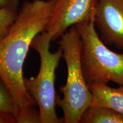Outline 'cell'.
I'll return each instance as SVG.
<instances>
[{
	"mask_svg": "<svg viewBox=\"0 0 123 123\" xmlns=\"http://www.w3.org/2000/svg\"><path fill=\"white\" fill-rule=\"evenodd\" d=\"M19 0H0V9H6L18 11Z\"/></svg>",
	"mask_w": 123,
	"mask_h": 123,
	"instance_id": "8fae6325",
	"label": "cell"
},
{
	"mask_svg": "<svg viewBox=\"0 0 123 123\" xmlns=\"http://www.w3.org/2000/svg\"><path fill=\"white\" fill-rule=\"evenodd\" d=\"M94 23L106 45L123 50V0H95Z\"/></svg>",
	"mask_w": 123,
	"mask_h": 123,
	"instance_id": "8992f818",
	"label": "cell"
},
{
	"mask_svg": "<svg viewBox=\"0 0 123 123\" xmlns=\"http://www.w3.org/2000/svg\"><path fill=\"white\" fill-rule=\"evenodd\" d=\"M18 14V11L0 9V41L6 36Z\"/></svg>",
	"mask_w": 123,
	"mask_h": 123,
	"instance_id": "30bf717a",
	"label": "cell"
},
{
	"mask_svg": "<svg viewBox=\"0 0 123 123\" xmlns=\"http://www.w3.org/2000/svg\"><path fill=\"white\" fill-rule=\"evenodd\" d=\"M81 39V63L87 85L107 84L123 86V53L109 49L97 33L94 14L88 21L75 25Z\"/></svg>",
	"mask_w": 123,
	"mask_h": 123,
	"instance_id": "3957f363",
	"label": "cell"
},
{
	"mask_svg": "<svg viewBox=\"0 0 123 123\" xmlns=\"http://www.w3.org/2000/svg\"><path fill=\"white\" fill-rule=\"evenodd\" d=\"M53 8L46 31L55 41L72 26L88 21L94 14L95 0H51Z\"/></svg>",
	"mask_w": 123,
	"mask_h": 123,
	"instance_id": "5b68a950",
	"label": "cell"
},
{
	"mask_svg": "<svg viewBox=\"0 0 123 123\" xmlns=\"http://www.w3.org/2000/svg\"><path fill=\"white\" fill-rule=\"evenodd\" d=\"M0 112L10 113L16 116V109L12 95L0 78ZM16 119V118H15Z\"/></svg>",
	"mask_w": 123,
	"mask_h": 123,
	"instance_id": "9c48e42d",
	"label": "cell"
},
{
	"mask_svg": "<svg viewBox=\"0 0 123 123\" xmlns=\"http://www.w3.org/2000/svg\"><path fill=\"white\" fill-rule=\"evenodd\" d=\"M53 8L51 0L25 1L0 41V78L13 99L17 123H40L36 101L25 86L23 67L34 38L46 31Z\"/></svg>",
	"mask_w": 123,
	"mask_h": 123,
	"instance_id": "6da1fadb",
	"label": "cell"
},
{
	"mask_svg": "<svg viewBox=\"0 0 123 123\" xmlns=\"http://www.w3.org/2000/svg\"><path fill=\"white\" fill-rule=\"evenodd\" d=\"M81 123H123V115L108 107L91 105L81 117Z\"/></svg>",
	"mask_w": 123,
	"mask_h": 123,
	"instance_id": "ba28073f",
	"label": "cell"
},
{
	"mask_svg": "<svg viewBox=\"0 0 123 123\" xmlns=\"http://www.w3.org/2000/svg\"><path fill=\"white\" fill-rule=\"evenodd\" d=\"M58 43L67 68L65 85L59 88L63 99L56 96V105L63 112L65 123H80L83 113L91 105L92 93L85 80L81 63V39L75 25L61 36Z\"/></svg>",
	"mask_w": 123,
	"mask_h": 123,
	"instance_id": "7a4b0ae2",
	"label": "cell"
},
{
	"mask_svg": "<svg viewBox=\"0 0 123 123\" xmlns=\"http://www.w3.org/2000/svg\"><path fill=\"white\" fill-rule=\"evenodd\" d=\"M17 120L13 115L0 112V123H16Z\"/></svg>",
	"mask_w": 123,
	"mask_h": 123,
	"instance_id": "7c38bea8",
	"label": "cell"
},
{
	"mask_svg": "<svg viewBox=\"0 0 123 123\" xmlns=\"http://www.w3.org/2000/svg\"><path fill=\"white\" fill-rule=\"evenodd\" d=\"M51 36L44 31L37 35L31 47L40 56V68L35 77L25 78L26 88L34 99L39 107L41 123H64L63 118L58 116L55 110L56 95L55 90V71L63 57L61 47L55 53L50 51Z\"/></svg>",
	"mask_w": 123,
	"mask_h": 123,
	"instance_id": "277c9868",
	"label": "cell"
},
{
	"mask_svg": "<svg viewBox=\"0 0 123 123\" xmlns=\"http://www.w3.org/2000/svg\"><path fill=\"white\" fill-rule=\"evenodd\" d=\"M88 88L92 93L91 105L108 107L123 115V86L113 88L100 83Z\"/></svg>",
	"mask_w": 123,
	"mask_h": 123,
	"instance_id": "52a82bcc",
	"label": "cell"
}]
</instances>
